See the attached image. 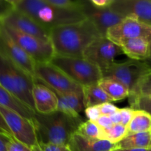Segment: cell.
Here are the masks:
<instances>
[{
	"mask_svg": "<svg viewBox=\"0 0 151 151\" xmlns=\"http://www.w3.org/2000/svg\"><path fill=\"white\" fill-rule=\"evenodd\" d=\"M100 37L103 36L87 19L50 29V42L58 56L82 58L86 49Z\"/></svg>",
	"mask_w": 151,
	"mask_h": 151,
	"instance_id": "cell-1",
	"label": "cell"
},
{
	"mask_svg": "<svg viewBox=\"0 0 151 151\" xmlns=\"http://www.w3.org/2000/svg\"><path fill=\"white\" fill-rule=\"evenodd\" d=\"M38 144L68 145L83 120L81 116L73 117L60 111L48 114L35 113L32 119Z\"/></svg>",
	"mask_w": 151,
	"mask_h": 151,
	"instance_id": "cell-2",
	"label": "cell"
},
{
	"mask_svg": "<svg viewBox=\"0 0 151 151\" xmlns=\"http://www.w3.org/2000/svg\"><path fill=\"white\" fill-rule=\"evenodd\" d=\"M16 10L25 13L50 30L62 25L77 23L86 19L81 10H63L46 0H10Z\"/></svg>",
	"mask_w": 151,
	"mask_h": 151,
	"instance_id": "cell-3",
	"label": "cell"
},
{
	"mask_svg": "<svg viewBox=\"0 0 151 151\" xmlns=\"http://www.w3.org/2000/svg\"><path fill=\"white\" fill-rule=\"evenodd\" d=\"M36 79L0 53V85L35 111L32 88Z\"/></svg>",
	"mask_w": 151,
	"mask_h": 151,
	"instance_id": "cell-4",
	"label": "cell"
},
{
	"mask_svg": "<svg viewBox=\"0 0 151 151\" xmlns=\"http://www.w3.org/2000/svg\"><path fill=\"white\" fill-rule=\"evenodd\" d=\"M50 62L81 86L98 83L103 78L101 70L83 57L55 55Z\"/></svg>",
	"mask_w": 151,
	"mask_h": 151,
	"instance_id": "cell-5",
	"label": "cell"
},
{
	"mask_svg": "<svg viewBox=\"0 0 151 151\" xmlns=\"http://www.w3.org/2000/svg\"><path fill=\"white\" fill-rule=\"evenodd\" d=\"M35 74L36 81L47 86L55 92L66 94L83 91L81 85L72 81L51 62L35 63Z\"/></svg>",
	"mask_w": 151,
	"mask_h": 151,
	"instance_id": "cell-6",
	"label": "cell"
},
{
	"mask_svg": "<svg viewBox=\"0 0 151 151\" xmlns=\"http://www.w3.org/2000/svg\"><path fill=\"white\" fill-rule=\"evenodd\" d=\"M4 27L10 37L33 59L35 63L50 62L55 56L54 49L50 41H44L32 35L23 33L5 25Z\"/></svg>",
	"mask_w": 151,
	"mask_h": 151,
	"instance_id": "cell-7",
	"label": "cell"
},
{
	"mask_svg": "<svg viewBox=\"0 0 151 151\" xmlns=\"http://www.w3.org/2000/svg\"><path fill=\"white\" fill-rule=\"evenodd\" d=\"M150 69L145 61L129 60L116 63L102 72L103 78H111L119 81L126 86L130 92L134 90L140 78Z\"/></svg>",
	"mask_w": 151,
	"mask_h": 151,
	"instance_id": "cell-8",
	"label": "cell"
},
{
	"mask_svg": "<svg viewBox=\"0 0 151 151\" xmlns=\"http://www.w3.org/2000/svg\"><path fill=\"white\" fill-rule=\"evenodd\" d=\"M106 38L119 47L134 38H144L151 42V26L134 18L125 17L107 31Z\"/></svg>",
	"mask_w": 151,
	"mask_h": 151,
	"instance_id": "cell-9",
	"label": "cell"
},
{
	"mask_svg": "<svg viewBox=\"0 0 151 151\" xmlns=\"http://www.w3.org/2000/svg\"><path fill=\"white\" fill-rule=\"evenodd\" d=\"M2 115L13 138L32 148L38 144L35 126L31 119L24 117L16 111L0 106Z\"/></svg>",
	"mask_w": 151,
	"mask_h": 151,
	"instance_id": "cell-10",
	"label": "cell"
},
{
	"mask_svg": "<svg viewBox=\"0 0 151 151\" xmlns=\"http://www.w3.org/2000/svg\"><path fill=\"white\" fill-rule=\"evenodd\" d=\"M122 52L118 45L106 37H100L85 50L83 58L103 72L115 63L114 59Z\"/></svg>",
	"mask_w": 151,
	"mask_h": 151,
	"instance_id": "cell-11",
	"label": "cell"
},
{
	"mask_svg": "<svg viewBox=\"0 0 151 151\" xmlns=\"http://www.w3.org/2000/svg\"><path fill=\"white\" fill-rule=\"evenodd\" d=\"M0 53L36 79L35 74V62L10 37L1 23H0Z\"/></svg>",
	"mask_w": 151,
	"mask_h": 151,
	"instance_id": "cell-12",
	"label": "cell"
},
{
	"mask_svg": "<svg viewBox=\"0 0 151 151\" xmlns=\"http://www.w3.org/2000/svg\"><path fill=\"white\" fill-rule=\"evenodd\" d=\"M81 11L86 19L94 24L100 35L103 37H106L107 31L111 27L119 24L125 18L111 7L98 8L94 7L90 0H82Z\"/></svg>",
	"mask_w": 151,
	"mask_h": 151,
	"instance_id": "cell-13",
	"label": "cell"
},
{
	"mask_svg": "<svg viewBox=\"0 0 151 151\" xmlns=\"http://www.w3.org/2000/svg\"><path fill=\"white\" fill-rule=\"evenodd\" d=\"M0 23L27 35L47 41L50 40V30L41 26L30 16L19 10L13 9Z\"/></svg>",
	"mask_w": 151,
	"mask_h": 151,
	"instance_id": "cell-14",
	"label": "cell"
},
{
	"mask_svg": "<svg viewBox=\"0 0 151 151\" xmlns=\"http://www.w3.org/2000/svg\"><path fill=\"white\" fill-rule=\"evenodd\" d=\"M110 7L124 17L134 18L151 26V0H114Z\"/></svg>",
	"mask_w": 151,
	"mask_h": 151,
	"instance_id": "cell-15",
	"label": "cell"
},
{
	"mask_svg": "<svg viewBox=\"0 0 151 151\" xmlns=\"http://www.w3.org/2000/svg\"><path fill=\"white\" fill-rule=\"evenodd\" d=\"M32 98L36 113L48 114L58 111V100L55 91L38 81L32 88Z\"/></svg>",
	"mask_w": 151,
	"mask_h": 151,
	"instance_id": "cell-16",
	"label": "cell"
},
{
	"mask_svg": "<svg viewBox=\"0 0 151 151\" xmlns=\"http://www.w3.org/2000/svg\"><path fill=\"white\" fill-rule=\"evenodd\" d=\"M69 147L72 151H111L115 145L107 140L91 139L75 133L69 141Z\"/></svg>",
	"mask_w": 151,
	"mask_h": 151,
	"instance_id": "cell-17",
	"label": "cell"
},
{
	"mask_svg": "<svg viewBox=\"0 0 151 151\" xmlns=\"http://www.w3.org/2000/svg\"><path fill=\"white\" fill-rule=\"evenodd\" d=\"M58 100V111L73 117H80V113L85 109L83 91L80 92L60 94L55 91Z\"/></svg>",
	"mask_w": 151,
	"mask_h": 151,
	"instance_id": "cell-18",
	"label": "cell"
},
{
	"mask_svg": "<svg viewBox=\"0 0 151 151\" xmlns=\"http://www.w3.org/2000/svg\"><path fill=\"white\" fill-rule=\"evenodd\" d=\"M151 42L144 38H134L120 46L123 54L131 60L145 61L150 52Z\"/></svg>",
	"mask_w": 151,
	"mask_h": 151,
	"instance_id": "cell-19",
	"label": "cell"
},
{
	"mask_svg": "<svg viewBox=\"0 0 151 151\" xmlns=\"http://www.w3.org/2000/svg\"><path fill=\"white\" fill-rule=\"evenodd\" d=\"M0 106L16 111L24 117L32 120L36 113L27 105L16 98L7 89L0 85Z\"/></svg>",
	"mask_w": 151,
	"mask_h": 151,
	"instance_id": "cell-20",
	"label": "cell"
},
{
	"mask_svg": "<svg viewBox=\"0 0 151 151\" xmlns=\"http://www.w3.org/2000/svg\"><path fill=\"white\" fill-rule=\"evenodd\" d=\"M83 87V104L85 109L98 106L103 103H111L112 100L103 91L98 83L91 84Z\"/></svg>",
	"mask_w": 151,
	"mask_h": 151,
	"instance_id": "cell-21",
	"label": "cell"
},
{
	"mask_svg": "<svg viewBox=\"0 0 151 151\" xmlns=\"http://www.w3.org/2000/svg\"><path fill=\"white\" fill-rule=\"evenodd\" d=\"M102 89L108 94L112 101H119L128 97L130 90L123 83L116 80L103 78L98 83Z\"/></svg>",
	"mask_w": 151,
	"mask_h": 151,
	"instance_id": "cell-22",
	"label": "cell"
},
{
	"mask_svg": "<svg viewBox=\"0 0 151 151\" xmlns=\"http://www.w3.org/2000/svg\"><path fill=\"white\" fill-rule=\"evenodd\" d=\"M151 147L150 131L128 134L122 141L115 145L114 148L150 149Z\"/></svg>",
	"mask_w": 151,
	"mask_h": 151,
	"instance_id": "cell-23",
	"label": "cell"
},
{
	"mask_svg": "<svg viewBox=\"0 0 151 151\" xmlns=\"http://www.w3.org/2000/svg\"><path fill=\"white\" fill-rule=\"evenodd\" d=\"M128 134L148 132L151 130V115L142 110H135L132 119L127 126Z\"/></svg>",
	"mask_w": 151,
	"mask_h": 151,
	"instance_id": "cell-24",
	"label": "cell"
},
{
	"mask_svg": "<svg viewBox=\"0 0 151 151\" xmlns=\"http://www.w3.org/2000/svg\"><path fill=\"white\" fill-rule=\"evenodd\" d=\"M127 135H128L127 127L121 124H116L108 129H101L100 139L107 140L112 144L116 145L122 141Z\"/></svg>",
	"mask_w": 151,
	"mask_h": 151,
	"instance_id": "cell-25",
	"label": "cell"
},
{
	"mask_svg": "<svg viewBox=\"0 0 151 151\" xmlns=\"http://www.w3.org/2000/svg\"><path fill=\"white\" fill-rule=\"evenodd\" d=\"M137 97H151V69L140 78L134 90L130 92L128 98Z\"/></svg>",
	"mask_w": 151,
	"mask_h": 151,
	"instance_id": "cell-26",
	"label": "cell"
},
{
	"mask_svg": "<svg viewBox=\"0 0 151 151\" xmlns=\"http://www.w3.org/2000/svg\"><path fill=\"white\" fill-rule=\"evenodd\" d=\"M77 133L88 138L100 139L101 129L94 122L87 120L80 125Z\"/></svg>",
	"mask_w": 151,
	"mask_h": 151,
	"instance_id": "cell-27",
	"label": "cell"
},
{
	"mask_svg": "<svg viewBox=\"0 0 151 151\" xmlns=\"http://www.w3.org/2000/svg\"><path fill=\"white\" fill-rule=\"evenodd\" d=\"M47 3L58 8L63 10H81L82 7V0H46Z\"/></svg>",
	"mask_w": 151,
	"mask_h": 151,
	"instance_id": "cell-28",
	"label": "cell"
},
{
	"mask_svg": "<svg viewBox=\"0 0 151 151\" xmlns=\"http://www.w3.org/2000/svg\"><path fill=\"white\" fill-rule=\"evenodd\" d=\"M131 109L134 110H142L151 115V97H137L129 98Z\"/></svg>",
	"mask_w": 151,
	"mask_h": 151,
	"instance_id": "cell-29",
	"label": "cell"
},
{
	"mask_svg": "<svg viewBox=\"0 0 151 151\" xmlns=\"http://www.w3.org/2000/svg\"><path fill=\"white\" fill-rule=\"evenodd\" d=\"M135 110L131 108H124V109H119V112L121 114V125L127 127L130 122L132 119Z\"/></svg>",
	"mask_w": 151,
	"mask_h": 151,
	"instance_id": "cell-30",
	"label": "cell"
},
{
	"mask_svg": "<svg viewBox=\"0 0 151 151\" xmlns=\"http://www.w3.org/2000/svg\"><path fill=\"white\" fill-rule=\"evenodd\" d=\"M7 151H32V148L13 137L7 145Z\"/></svg>",
	"mask_w": 151,
	"mask_h": 151,
	"instance_id": "cell-31",
	"label": "cell"
},
{
	"mask_svg": "<svg viewBox=\"0 0 151 151\" xmlns=\"http://www.w3.org/2000/svg\"><path fill=\"white\" fill-rule=\"evenodd\" d=\"M14 9L10 0H0V22Z\"/></svg>",
	"mask_w": 151,
	"mask_h": 151,
	"instance_id": "cell-32",
	"label": "cell"
},
{
	"mask_svg": "<svg viewBox=\"0 0 151 151\" xmlns=\"http://www.w3.org/2000/svg\"><path fill=\"white\" fill-rule=\"evenodd\" d=\"M42 151H72L68 145L54 144H39Z\"/></svg>",
	"mask_w": 151,
	"mask_h": 151,
	"instance_id": "cell-33",
	"label": "cell"
},
{
	"mask_svg": "<svg viewBox=\"0 0 151 151\" xmlns=\"http://www.w3.org/2000/svg\"><path fill=\"white\" fill-rule=\"evenodd\" d=\"M85 114L88 118V120L92 121L95 122L99 117L101 116L98 106H93L85 109Z\"/></svg>",
	"mask_w": 151,
	"mask_h": 151,
	"instance_id": "cell-34",
	"label": "cell"
},
{
	"mask_svg": "<svg viewBox=\"0 0 151 151\" xmlns=\"http://www.w3.org/2000/svg\"><path fill=\"white\" fill-rule=\"evenodd\" d=\"M98 108L100 109L101 115H105V116H109L119 110V109L116 106H115L114 105L112 104L111 103H103V104L100 105V106H98Z\"/></svg>",
	"mask_w": 151,
	"mask_h": 151,
	"instance_id": "cell-35",
	"label": "cell"
},
{
	"mask_svg": "<svg viewBox=\"0 0 151 151\" xmlns=\"http://www.w3.org/2000/svg\"><path fill=\"white\" fill-rule=\"evenodd\" d=\"M95 123L99 126L100 129H108L110 128L114 125V123L112 122L111 119H110L109 116H105V115H101L100 117L97 119Z\"/></svg>",
	"mask_w": 151,
	"mask_h": 151,
	"instance_id": "cell-36",
	"label": "cell"
},
{
	"mask_svg": "<svg viewBox=\"0 0 151 151\" xmlns=\"http://www.w3.org/2000/svg\"><path fill=\"white\" fill-rule=\"evenodd\" d=\"M13 137L0 131V151H7V145Z\"/></svg>",
	"mask_w": 151,
	"mask_h": 151,
	"instance_id": "cell-37",
	"label": "cell"
},
{
	"mask_svg": "<svg viewBox=\"0 0 151 151\" xmlns=\"http://www.w3.org/2000/svg\"><path fill=\"white\" fill-rule=\"evenodd\" d=\"M91 4L98 8H106L110 7L114 0H90Z\"/></svg>",
	"mask_w": 151,
	"mask_h": 151,
	"instance_id": "cell-38",
	"label": "cell"
},
{
	"mask_svg": "<svg viewBox=\"0 0 151 151\" xmlns=\"http://www.w3.org/2000/svg\"><path fill=\"white\" fill-rule=\"evenodd\" d=\"M0 131L4 133V134H7V135L12 136V137H13V135H12L11 134V131H10V129H9L8 126H7V123H6V122L4 121V118H3L2 115L1 114V113H0Z\"/></svg>",
	"mask_w": 151,
	"mask_h": 151,
	"instance_id": "cell-39",
	"label": "cell"
},
{
	"mask_svg": "<svg viewBox=\"0 0 151 151\" xmlns=\"http://www.w3.org/2000/svg\"><path fill=\"white\" fill-rule=\"evenodd\" d=\"M109 117H110V119H111L114 125H116V124H121L122 119H121V114H120V112H119V109L117 111H116L115 113L112 114L111 115H110Z\"/></svg>",
	"mask_w": 151,
	"mask_h": 151,
	"instance_id": "cell-40",
	"label": "cell"
},
{
	"mask_svg": "<svg viewBox=\"0 0 151 151\" xmlns=\"http://www.w3.org/2000/svg\"><path fill=\"white\" fill-rule=\"evenodd\" d=\"M112 151H147V149H121V148H114Z\"/></svg>",
	"mask_w": 151,
	"mask_h": 151,
	"instance_id": "cell-41",
	"label": "cell"
},
{
	"mask_svg": "<svg viewBox=\"0 0 151 151\" xmlns=\"http://www.w3.org/2000/svg\"><path fill=\"white\" fill-rule=\"evenodd\" d=\"M145 63H146V65H147V68H148L149 69H151V44H150V55H149L148 58L147 59V60H145Z\"/></svg>",
	"mask_w": 151,
	"mask_h": 151,
	"instance_id": "cell-42",
	"label": "cell"
},
{
	"mask_svg": "<svg viewBox=\"0 0 151 151\" xmlns=\"http://www.w3.org/2000/svg\"><path fill=\"white\" fill-rule=\"evenodd\" d=\"M32 151H42V150H41V147H40L39 144H38L37 145L34 146V147H32Z\"/></svg>",
	"mask_w": 151,
	"mask_h": 151,
	"instance_id": "cell-43",
	"label": "cell"
},
{
	"mask_svg": "<svg viewBox=\"0 0 151 151\" xmlns=\"http://www.w3.org/2000/svg\"><path fill=\"white\" fill-rule=\"evenodd\" d=\"M147 151H151V147L150 149H148V150H147Z\"/></svg>",
	"mask_w": 151,
	"mask_h": 151,
	"instance_id": "cell-44",
	"label": "cell"
},
{
	"mask_svg": "<svg viewBox=\"0 0 151 151\" xmlns=\"http://www.w3.org/2000/svg\"><path fill=\"white\" fill-rule=\"evenodd\" d=\"M150 134H151V130H150Z\"/></svg>",
	"mask_w": 151,
	"mask_h": 151,
	"instance_id": "cell-45",
	"label": "cell"
},
{
	"mask_svg": "<svg viewBox=\"0 0 151 151\" xmlns=\"http://www.w3.org/2000/svg\"><path fill=\"white\" fill-rule=\"evenodd\" d=\"M111 151H112V150H111Z\"/></svg>",
	"mask_w": 151,
	"mask_h": 151,
	"instance_id": "cell-46",
	"label": "cell"
}]
</instances>
